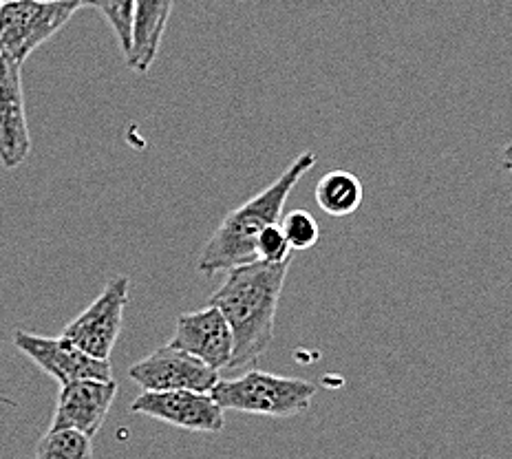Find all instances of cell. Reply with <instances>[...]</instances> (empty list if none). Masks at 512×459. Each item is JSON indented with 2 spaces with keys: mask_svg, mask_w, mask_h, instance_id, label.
I'll use <instances>...</instances> for the list:
<instances>
[{
  "mask_svg": "<svg viewBox=\"0 0 512 459\" xmlns=\"http://www.w3.org/2000/svg\"><path fill=\"white\" fill-rule=\"evenodd\" d=\"M175 0H137L133 20V45L126 64L135 73H146L157 58L162 36Z\"/></svg>",
  "mask_w": 512,
  "mask_h": 459,
  "instance_id": "obj_12",
  "label": "cell"
},
{
  "mask_svg": "<svg viewBox=\"0 0 512 459\" xmlns=\"http://www.w3.org/2000/svg\"><path fill=\"white\" fill-rule=\"evenodd\" d=\"M314 197L318 208L327 212L329 217H349L360 208L365 188H362V181L354 173L336 168L327 170L318 179Z\"/></svg>",
  "mask_w": 512,
  "mask_h": 459,
  "instance_id": "obj_13",
  "label": "cell"
},
{
  "mask_svg": "<svg viewBox=\"0 0 512 459\" xmlns=\"http://www.w3.org/2000/svg\"><path fill=\"white\" fill-rule=\"evenodd\" d=\"M14 345L60 387L84 380H113L111 360L91 358L60 336L49 338L18 329L14 334Z\"/></svg>",
  "mask_w": 512,
  "mask_h": 459,
  "instance_id": "obj_8",
  "label": "cell"
},
{
  "mask_svg": "<svg viewBox=\"0 0 512 459\" xmlns=\"http://www.w3.org/2000/svg\"><path fill=\"white\" fill-rule=\"evenodd\" d=\"M318 387L303 378L274 376V373L250 369L232 380H219L210 396L223 411H239L265 418H294L305 413L316 398Z\"/></svg>",
  "mask_w": 512,
  "mask_h": 459,
  "instance_id": "obj_3",
  "label": "cell"
},
{
  "mask_svg": "<svg viewBox=\"0 0 512 459\" xmlns=\"http://www.w3.org/2000/svg\"><path fill=\"white\" fill-rule=\"evenodd\" d=\"M78 5L40 0H0V60L23 67L78 12Z\"/></svg>",
  "mask_w": 512,
  "mask_h": 459,
  "instance_id": "obj_4",
  "label": "cell"
},
{
  "mask_svg": "<svg viewBox=\"0 0 512 459\" xmlns=\"http://www.w3.org/2000/svg\"><path fill=\"white\" fill-rule=\"evenodd\" d=\"M290 259H292V250L283 237V230L279 223H276V226L265 228L261 232V237L256 239V261L285 263Z\"/></svg>",
  "mask_w": 512,
  "mask_h": 459,
  "instance_id": "obj_16",
  "label": "cell"
},
{
  "mask_svg": "<svg viewBox=\"0 0 512 459\" xmlns=\"http://www.w3.org/2000/svg\"><path fill=\"white\" fill-rule=\"evenodd\" d=\"M131 413L146 415L192 433H221L226 411L210 393L197 391H142L131 404Z\"/></svg>",
  "mask_w": 512,
  "mask_h": 459,
  "instance_id": "obj_7",
  "label": "cell"
},
{
  "mask_svg": "<svg viewBox=\"0 0 512 459\" xmlns=\"http://www.w3.org/2000/svg\"><path fill=\"white\" fill-rule=\"evenodd\" d=\"M34 459H93V442L76 431H47L36 446Z\"/></svg>",
  "mask_w": 512,
  "mask_h": 459,
  "instance_id": "obj_14",
  "label": "cell"
},
{
  "mask_svg": "<svg viewBox=\"0 0 512 459\" xmlns=\"http://www.w3.org/2000/svg\"><path fill=\"white\" fill-rule=\"evenodd\" d=\"M279 226L283 230V237H285L287 245H290V250H294V252L312 250L314 245L320 241L318 221L309 215L307 210L287 212Z\"/></svg>",
  "mask_w": 512,
  "mask_h": 459,
  "instance_id": "obj_15",
  "label": "cell"
},
{
  "mask_svg": "<svg viewBox=\"0 0 512 459\" xmlns=\"http://www.w3.org/2000/svg\"><path fill=\"white\" fill-rule=\"evenodd\" d=\"M20 69L18 64L0 60V164L7 170L25 164L31 151Z\"/></svg>",
  "mask_w": 512,
  "mask_h": 459,
  "instance_id": "obj_11",
  "label": "cell"
},
{
  "mask_svg": "<svg viewBox=\"0 0 512 459\" xmlns=\"http://www.w3.org/2000/svg\"><path fill=\"white\" fill-rule=\"evenodd\" d=\"M115 396V380H84L62 387L49 431H76L93 440L106 422Z\"/></svg>",
  "mask_w": 512,
  "mask_h": 459,
  "instance_id": "obj_10",
  "label": "cell"
},
{
  "mask_svg": "<svg viewBox=\"0 0 512 459\" xmlns=\"http://www.w3.org/2000/svg\"><path fill=\"white\" fill-rule=\"evenodd\" d=\"M292 259L285 263L252 261L228 270L219 290L210 296L232 332V360L228 369H248L274 340L276 312Z\"/></svg>",
  "mask_w": 512,
  "mask_h": 459,
  "instance_id": "obj_1",
  "label": "cell"
},
{
  "mask_svg": "<svg viewBox=\"0 0 512 459\" xmlns=\"http://www.w3.org/2000/svg\"><path fill=\"white\" fill-rule=\"evenodd\" d=\"M314 166L316 153H301L281 177H276L274 184L228 212L201 250L197 270L206 276H215L256 261V239L265 228L281 221L287 197Z\"/></svg>",
  "mask_w": 512,
  "mask_h": 459,
  "instance_id": "obj_2",
  "label": "cell"
},
{
  "mask_svg": "<svg viewBox=\"0 0 512 459\" xmlns=\"http://www.w3.org/2000/svg\"><path fill=\"white\" fill-rule=\"evenodd\" d=\"M40 3H67V5H78V7H95L98 0H40Z\"/></svg>",
  "mask_w": 512,
  "mask_h": 459,
  "instance_id": "obj_18",
  "label": "cell"
},
{
  "mask_svg": "<svg viewBox=\"0 0 512 459\" xmlns=\"http://www.w3.org/2000/svg\"><path fill=\"white\" fill-rule=\"evenodd\" d=\"M501 168L512 177V142L501 148Z\"/></svg>",
  "mask_w": 512,
  "mask_h": 459,
  "instance_id": "obj_17",
  "label": "cell"
},
{
  "mask_svg": "<svg viewBox=\"0 0 512 459\" xmlns=\"http://www.w3.org/2000/svg\"><path fill=\"white\" fill-rule=\"evenodd\" d=\"M170 347L186 351L210 369H228L232 360V332L217 307H204L197 312L179 314Z\"/></svg>",
  "mask_w": 512,
  "mask_h": 459,
  "instance_id": "obj_9",
  "label": "cell"
},
{
  "mask_svg": "<svg viewBox=\"0 0 512 459\" xmlns=\"http://www.w3.org/2000/svg\"><path fill=\"white\" fill-rule=\"evenodd\" d=\"M137 387L144 391H197L210 393L217 387L219 371L210 369L195 356L170 345L157 347L140 362L128 369Z\"/></svg>",
  "mask_w": 512,
  "mask_h": 459,
  "instance_id": "obj_6",
  "label": "cell"
},
{
  "mask_svg": "<svg viewBox=\"0 0 512 459\" xmlns=\"http://www.w3.org/2000/svg\"><path fill=\"white\" fill-rule=\"evenodd\" d=\"M128 276H113L102 294L62 329L60 338L98 360H109L122 334L124 307L128 303Z\"/></svg>",
  "mask_w": 512,
  "mask_h": 459,
  "instance_id": "obj_5",
  "label": "cell"
}]
</instances>
